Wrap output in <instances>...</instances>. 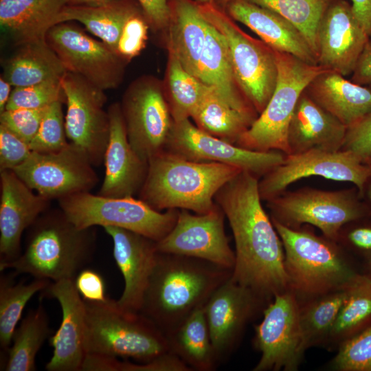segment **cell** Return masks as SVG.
I'll use <instances>...</instances> for the list:
<instances>
[{
    "label": "cell",
    "instance_id": "obj_33",
    "mask_svg": "<svg viewBox=\"0 0 371 371\" xmlns=\"http://www.w3.org/2000/svg\"><path fill=\"white\" fill-rule=\"evenodd\" d=\"M170 350L192 370H213L214 352L204 306L194 310L177 328L166 335Z\"/></svg>",
    "mask_w": 371,
    "mask_h": 371
},
{
    "label": "cell",
    "instance_id": "obj_4",
    "mask_svg": "<svg viewBox=\"0 0 371 371\" xmlns=\"http://www.w3.org/2000/svg\"><path fill=\"white\" fill-rule=\"evenodd\" d=\"M241 171L230 165L196 161L164 150L148 160L139 199L158 211L187 210L206 214L219 190Z\"/></svg>",
    "mask_w": 371,
    "mask_h": 371
},
{
    "label": "cell",
    "instance_id": "obj_21",
    "mask_svg": "<svg viewBox=\"0 0 371 371\" xmlns=\"http://www.w3.org/2000/svg\"><path fill=\"white\" fill-rule=\"evenodd\" d=\"M43 297L56 299L62 311V320L49 338L53 355L45 366L47 371H79L86 353L84 339L86 324L85 301L74 280L52 282L43 291Z\"/></svg>",
    "mask_w": 371,
    "mask_h": 371
},
{
    "label": "cell",
    "instance_id": "obj_58",
    "mask_svg": "<svg viewBox=\"0 0 371 371\" xmlns=\"http://www.w3.org/2000/svg\"><path fill=\"white\" fill-rule=\"evenodd\" d=\"M366 256L368 257V262H367L368 270V276L371 278V252L369 253Z\"/></svg>",
    "mask_w": 371,
    "mask_h": 371
},
{
    "label": "cell",
    "instance_id": "obj_20",
    "mask_svg": "<svg viewBox=\"0 0 371 371\" xmlns=\"http://www.w3.org/2000/svg\"><path fill=\"white\" fill-rule=\"evenodd\" d=\"M369 37L356 20L351 4L335 0L317 30V62L343 76L352 74Z\"/></svg>",
    "mask_w": 371,
    "mask_h": 371
},
{
    "label": "cell",
    "instance_id": "obj_47",
    "mask_svg": "<svg viewBox=\"0 0 371 371\" xmlns=\"http://www.w3.org/2000/svg\"><path fill=\"white\" fill-rule=\"evenodd\" d=\"M30 144L0 124V171L22 164L32 153Z\"/></svg>",
    "mask_w": 371,
    "mask_h": 371
},
{
    "label": "cell",
    "instance_id": "obj_8",
    "mask_svg": "<svg viewBox=\"0 0 371 371\" xmlns=\"http://www.w3.org/2000/svg\"><path fill=\"white\" fill-rule=\"evenodd\" d=\"M58 202L59 208L79 228L116 227L156 242L172 229L179 210L171 209L162 212L139 198L109 197L91 192L67 196Z\"/></svg>",
    "mask_w": 371,
    "mask_h": 371
},
{
    "label": "cell",
    "instance_id": "obj_6",
    "mask_svg": "<svg viewBox=\"0 0 371 371\" xmlns=\"http://www.w3.org/2000/svg\"><path fill=\"white\" fill-rule=\"evenodd\" d=\"M84 301L86 355L148 362L172 352L166 335L141 313L124 311L109 297Z\"/></svg>",
    "mask_w": 371,
    "mask_h": 371
},
{
    "label": "cell",
    "instance_id": "obj_35",
    "mask_svg": "<svg viewBox=\"0 0 371 371\" xmlns=\"http://www.w3.org/2000/svg\"><path fill=\"white\" fill-rule=\"evenodd\" d=\"M49 317L40 303L30 311L15 329L7 352L3 370L5 371H34L36 357L51 335Z\"/></svg>",
    "mask_w": 371,
    "mask_h": 371
},
{
    "label": "cell",
    "instance_id": "obj_12",
    "mask_svg": "<svg viewBox=\"0 0 371 371\" xmlns=\"http://www.w3.org/2000/svg\"><path fill=\"white\" fill-rule=\"evenodd\" d=\"M120 106L135 151L148 162L165 150L174 120L159 82L150 76L135 80L124 93Z\"/></svg>",
    "mask_w": 371,
    "mask_h": 371
},
{
    "label": "cell",
    "instance_id": "obj_60",
    "mask_svg": "<svg viewBox=\"0 0 371 371\" xmlns=\"http://www.w3.org/2000/svg\"><path fill=\"white\" fill-rule=\"evenodd\" d=\"M368 163L371 164V159L368 161Z\"/></svg>",
    "mask_w": 371,
    "mask_h": 371
},
{
    "label": "cell",
    "instance_id": "obj_39",
    "mask_svg": "<svg viewBox=\"0 0 371 371\" xmlns=\"http://www.w3.org/2000/svg\"><path fill=\"white\" fill-rule=\"evenodd\" d=\"M169 104L174 121L190 118L211 87L187 71L176 56L168 52Z\"/></svg>",
    "mask_w": 371,
    "mask_h": 371
},
{
    "label": "cell",
    "instance_id": "obj_41",
    "mask_svg": "<svg viewBox=\"0 0 371 371\" xmlns=\"http://www.w3.org/2000/svg\"><path fill=\"white\" fill-rule=\"evenodd\" d=\"M84 371H190L179 357L172 352L163 355L152 361L133 363L115 357L86 355L82 366Z\"/></svg>",
    "mask_w": 371,
    "mask_h": 371
},
{
    "label": "cell",
    "instance_id": "obj_53",
    "mask_svg": "<svg viewBox=\"0 0 371 371\" xmlns=\"http://www.w3.org/2000/svg\"><path fill=\"white\" fill-rule=\"evenodd\" d=\"M351 8L356 20L371 39V0H352Z\"/></svg>",
    "mask_w": 371,
    "mask_h": 371
},
{
    "label": "cell",
    "instance_id": "obj_37",
    "mask_svg": "<svg viewBox=\"0 0 371 371\" xmlns=\"http://www.w3.org/2000/svg\"><path fill=\"white\" fill-rule=\"evenodd\" d=\"M371 324V278L360 274L349 287L327 344H338Z\"/></svg>",
    "mask_w": 371,
    "mask_h": 371
},
{
    "label": "cell",
    "instance_id": "obj_13",
    "mask_svg": "<svg viewBox=\"0 0 371 371\" xmlns=\"http://www.w3.org/2000/svg\"><path fill=\"white\" fill-rule=\"evenodd\" d=\"M61 85L67 104V139L88 156L93 166H99L104 161L110 133L104 90L69 71L62 78Z\"/></svg>",
    "mask_w": 371,
    "mask_h": 371
},
{
    "label": "cell",
    "instance_id": "obj_22",
    "mask_svg": "<svg viewBox=\"0 0 371 371\" xmlns=\"http://www.w3.org/2000/svg\"><path fill=\"white\" fill-rule=\"evenodd\" d=\"M0 264L21 254L25 230L47 210L50 200L39 195L11 170L0 171Z\"/></svg>",
    "mask_w": 371,
    "mask_h": 371
},
{
    "label": "cell",
    "instance_id": "obj_14",
    "mask_svg": "<svg viewBox=\"0 0 371 371\" xmlns=\"http://www.w3.org/2000/svg\"><path fill=\"white\" fill-rule=\"evenodd\" d=\"M45 39L67 71L82 76L104 91L122 82L126 62L79 25L71 21L56 24L47 32Z\"/></svg>",
    "mask_w": 371,
    "mask_h": 371
},
{
    "label": "cell",
    "instance_id": "obj_49",
    "mask_svg": "<svg viewBox=\"0 0 371 371\" xmlns=\"http://www.w3.org/2000/svg\"><path fill=\"white\" fill-rule=\"evenodd\" d=\"M80 295L85 300L104 302L108 297L105 294V284L102 276L91 269H83L74 280Z\"/></svg>",
    "mask_w": 371,
    "mask_h": 371
},
{
    "label": "cell",
    "instance_id": "obj_59",
    "mask_svg": "<svg viewBox=\"0 0 371 371\" xmlns=\"http://www.w3.org/2000/svg\"><path fill=\"white\" fill-rule=\"evenodd\" d=\"M198 4H206L214 2V0H194Z\"/></svg>",
    "mask_w": 371,
    "mask_h": 371
},
{
    "label": "cell",
    "instance_id": "obj_50",
    "mask_svg": "<svg viewBox=\"0 0 371 371\" xmlns=\"http://www.w3.org/2000/svg\"><path fill=\"white\" fill-rule=\"evenodd\" d=\"M148 23L157 30L169 26L171 8L167 0H137Z\"/></svg>",
    "mask_w": 371,
    "mask_h": 371
},
{
    "label": "cell",
    "instance_id": "obj_42",
    "mask_svg": "<svg viewBox=\"0 0 371 371\" xmlns=\"http://www.w3.org/2000/svg\"><path fill=\"white\" fill-rule=\"evenodd\" d=\"M63 103L61 101H56L47 107L38 130L30 142L32 151L56 152L63 149L69 144Z\"/></svg>",
    "mask_w": 371,
    "mask_h": 371
},
{
    "label": "cell",
    "instance_id": "obj_17",
    "mask_svg": "<svg viewBox=\"0 0 371 371\" xmlns=\"http://www.w3.org/2000/svg\"><path fill=\"white\" fill-rule=\"evenodd\" d=\"M189 119L173 122L166 150L193 161L235 166L259 178L284 159L285 154L280 151H254L224 141L200 129Z\"/></svg>",
    "mask_w": 371,
    "mask_h": 371
},
{
    "label": "cell",
    "instance_id": "obj_7",
    "mask_svg": "<svg viewBox=\"0 0 371 371\" xmlns=\"http://www.w3.org/2000/svg\"><path fill=\"white\" fill-rule=\"evenodd\" d=\"M275 52L278 79L273 93L236 145L254 151L277 150L289 155L288 128L298 99L308 83L328 69L286 52Z\"/></svg>",
    "mask_w": 371,
    "mask_h": 371
},
{
    "label": "cell",
    "instance_id": "obj_30",
    "mask_svg": "<svg viewBox=\"0 0 371 371\" xmlns=\"http://www.w3.org/2000/svg\"><path fill=\"white\" fill-rule=\"evenodd\" d=\"M170 5L168 52L187 71L199 78L208 22L194 0H173Z\"/></svg>",
    "mask_w": 371,
    "mask_h": 371
},
{
    "label": "cell",
    "instance_id": "obj_48",
    "mask_svg": "<svg viewBox=\"0 0 371 371\" xmlns=\"http://www.w3.org/2000/svg\"><path fill=\"white\" fill-rule=\"evenodd\" d=\"M341 150L355 154L362 161L371 158V113L347 128Z\"/></svg>",
    "mask_w": 371,
    "mask_h": 371
},
{
    "label": "cell",
    "instance_id": "obj_10",
    "mask_svg": "<svg viewBox=\"0 0 371 371\" xmlns=\"http://www.w3.org/2000/svg\"><path fill=\"white\" fill-rule=\"evenodd\" d=\"M205 19L225 38L238 83L258 114L267 105L278 79L276 52L262 41L243 31L214 2L199 4Z\"/></svg>",
    "mask_w": 371,
    "mask_h": 371
},
{
    "label": "cell",
    "instance_id": "obj_54",
    "mask_svg": "<svg viewBox=\"0 0 371 371\" xmlns=\"http://www.w3.org/2000/svg\"><path fill=\"white\" fill-rule=\"evenodd\" d=\"M11 84L9 83L1 75L0 77V113H2L6 107L11 92Z\"/></svg>",
    "mask_w": 371,
    "mask_h": 371
},
{
    "label": "cell",
    "instance_id": "obj_2",
    "mask_svg": "<svg viewBox=\"0 0 371 371\" xmlns=\"http://www.w3.org/2000/svg\"><path fill=\"white\" fill-rule=\"evenodd\" d=\"M232 273L201 259L157 251L139 313L167 335L204 306Z\"/></svg>",
    "mask_w": 371,
    "mask_h": 371
},
{
    "label": "cell",
    "instance_id": "obj_28",
    "mask_svg": "<svg viewBox=\"0 0 371 371\" xmlns=\"http://www.w3.org/2000/svg\"><path fill=\"white\" fill-rule=\"evenodd\" d=\"M199 78L214 88L218 96L234 109L259 115L238 83L225 38L209 22L199 62Z\"/></svg>",
    "mask_w": 371,
    "mask_h": 371
},
{
    "label": "cell",
    "instance_id": "obj_26",
    "mask_svg": "<svg viewBox=\"0 0 371 371\" xmlns=\"http://www.w3.org/2000/svg\"><path fill=\"white\" fill-rule=\"evenodd\" d=\"M346 130L345 125L313 100L304 89L288 128L289 154L312 149L340 150Z\"/></svg>",
    "mask_w": 371,
    "mask_h": 371
},
{
    "label": "cell",
    "instance_id": "obj_15",
    "mask_svg": "<svg viewBox=\"0 0 371 371\" xmlns=\"http://www.w3.org/2000/svg\"><path fill=\"white\" fill-rule=\"evenodd\" d=\"M254 344L261 356L254 371H295L306 349L300 322V302L289 290L278 293L255 326Z\"/></svg>",
    "mask_w": 371,
    "mask_h": 371
},
{
    "label": "cell",
    "instance_id": "obj_3",
    "mask_svg": "<svg viewBox=\"0 0 371 371\" xmlns=\"http://www.w3.org/2000/svg\"><path fill=\"white\" fill-rule=\"evenodd\" d=\"M94 227H76L59 208L43 213L27 229L24 250L15 260L0 264L36 279L74 280L91 262L95 249Z\"/></svg>",
    "mask_w": 371,
    "mask_h": 371
},
{
    "label": "cell",
    "instance_id": "obj_57",
    "mask_svg": "<svg viewBox=\"0 0 371 371\" xmlns=\"http://www.w3.org/2000/svg\"><path fill=\"white\" fill-rule=\"evenodd\" d=\"M229 0H214V3L220 7L221 8L223 9L225 8V5L228 3Z\"/></svg>",
    "mask_w": 371,
    "mask_h": 371
},
{
    "label": "cell",
    "instance_id": "obj_32",
    "mask_svg": "<svg viewBox=\"0 0 371 371\" xmlns=\"http://www.w3.org/2000/svg\"><path fill=\"white\" fill-rule=\"evenodd\" d=\"M137 10L132 0H115L98 5H66L58 14L56 24L77 21L116 52L124 23Z\"/></svg>",
    "mask_w": 371,
    "mask_h": 371
},
{
    "label": "cell",
    "instance_id": "obj_38",
    "mask_svg": "<svg viewBox=\"0 0 371 371\" xmlns=\"http://www.w3.org/2000/svg\"><path fill=\"white\" fill-rule=\"evenodd\" d=\"M50 283V280L36 278L29 283H15L11 278L1 275L0 347L4 357L25 305L35 293L45 290Z\"/></svg>",
    "mask_w": 371,
    "mask_h": 371
},
{
    "label": "cell",
    "instance_id": "obj_29",
    "mask_svg": "<svg viewBox=\"0 0 371 371\" xmlns=\"http://www.w3.org/2000/svg\"><path fill=\"white\" fill-rule=\"evenodd\" d=\"M67 0H0L1 31L14 46L45 39Z\"/></svg>",
    "mask_w": 371,
    "mask_h": 371
},
{
    "label": "cell",
    "instance_id": "obj_1",
    "mask_svg": "<svg viewBox=\"0 0 371 371\" xmlns=\"http://www.w3.org/2000/svg\"><path fill=\"white\" fill-rule=\"evenodd\" d=\"M259 177L241 171L216 193L214 201L227 218L235 242L232 279L265 302L288 290L284 248L262 205Z\"/></svg>",
    "mask_w": 371,
    "mask_h": 371
},
{
    "label": "cell",
    "instance_id": "obj_18",
    "mask_svg": "<svg viewBox=\"0 0 371 371\" xmlns=\"http://www.w3.org/2000/svg\"><path fill=\"white\" fill-rule=\"evenodd\" d=\"M225 217L217 204L206 214L180 210L172 229L156 242L157 250L201 259L233 270L235 252L225 231Z\"/></svg>",
    "mask_w": 371,
    "mask_h": 371
},
{
    "label": "cell",
    "instance_id": "obj_56",
    "mask_svg": "<svg viewBox=\"0 0 371 371\" xmlns=\"http://www.w3.org/2000/svg\"><path fill=\"white\" fill-rule=\"evenodd\" d=\"M362 196H366L368 201L367 204L371 211V177L368 180L365 186V188L361 194V197Z\"/></svg>",
    "mask_w": 371,
    "mask_h": 371
},
{
    "label": "cell",
    "instance_id": "obj_44",
    "mask_svg": "<svg viewBox=\"0 0 371 371\" xmlns=\"http://www.w3.org/2000/svg\"><path fill=\"white\" fill-rule=\"evenodd\" d=\"M56 101L65 103L61 79L47 80L25 87H14L5 109H41Z\"/></svg>",
    "mask_w": 371,
    "mask_h": 371
},
{
    "label": "cell",
    "instance_id": "obj_9",
    "mask_svg": "<svg viewBox=\"0 0 371 371\" xmlns=\"http://www.w3.org/2000/svg\"><path fill=\"white\" fill-rule=\"evenodd\" d=\"M360 197L354 188L328 191L305 188L284 192L267 201L272 219L293 229L303 224L313 225L324 236L337 241L344 225L371 214Z\"/></svg>",
    "mask_w": 371,
    "mask_h": 371
},
{
    "label": "cell",
    "instance_id": "obj_55",
    "mask_svg": "<svg viewBox=\"0 0 371 371\" xmlns=\"http://www.w3.org/2000/svg\"><path fill=\"white\" fill-rule=\"evenodd\" d=\"M115 0H67V5H98Z\"/></svg>",
    "mask_w": 371,
    "mask_h": 371
},
{
    "label": "cell",
    "instance_id": "obj_31",
    "mask_svg": "<svg viewBox=\"0 0 371 371\" xmlns=\"http://www.w3.org/2000/svg\"><path fill=\"white\" fill-rule=\"evenodd\" d=\"M16 47V51L3 62L1 74L14 87L60 80L67 71L45 39Z\"/></svg>",
    "mask_w": 371,
    "mask_h": 371
},
{
    "label": "cell",
    "instance_id": "obj_11",
    "mask_svg": "<svg viewBox=\"0 0 371 371\" xmlns=\"http://www.w3.org/2000/svg\"><path fill=\"white\" fill-rule=\"evenodd\" d=\"M311 176L352 183L361 196L371 177V164L362 161L352 152L345 150L312 149L285 155L282 164L258 181L260 197L262 200H270L284 192L291 183Z\"/></svg>",
    "mask_w": 371,
    "mask_h": 371
},
{
    "label": "cell",
    "instance_id": "obj_27",
    "mask_svg": "<svg viewBox=\"0 0 371 371\" xmlns=\"http://www.w3.org/2000/svg\"><path fill=\"white\" fill-rule=\"evenodd\" d=\"M305 91L347 128L371 113V90L331 70L317 75Z\"/></svg>",
    "mask_w": 371,
    "mask_h": 371
},
{
    "label": "cell",
    "instance_id": "obj_51",
    "mask_svg": "<svg viewBox=\"0 0 371 371\" xmlns=\"http://www.w3.org/2000/svg\"><path fill=\"white\" fill-rule=\"evenodd\" d=\"M351 81L360 85L371 84V39L368 41L357 63Z\"/></svg>",
    "mask_w": 371,
    "mask_h": 371
},
{
    "label": "cell",
    "instance_id": "obj_24",
    "mask_svg": "<svg viewBox=\"0 0 371 371\" xmlns=\"http://www.w3.org/2000/svg\"><path fill=\"white\" fill-rule=\"evenodd\" d=\"M103 228L112 239L113 258L124 282L117 303L124 311L139 313L156 261V241L120 227Z\"/></svg>",
    "mask_w": 371,
    "mask_h": 371
},
{
    "label": "cell",
    "instance_id": "obj_52",
    "mask_svg": "<svg viewBox=\"0 0 371 371\" xmlns=\"http://www.w3.org/2000/svg\"><path fill=\"white\" fill-rule=\"evenodd\" d=\"M346 237L350 245L357 250L366 255L371 252V223L353 227Z\"/></svg>",
    "mask_w": 371,
    "mask_h": 371
},
{
    "label": "cell",
    "instance_id": "obj_25",
    "mask_svg": "<svg viewBox=\"0 0 371 371\" xmlns=\"http://www.w3.org/2000/svg\"><path fill=\"white\" fill-rule=\"evenodd\" d=\"M224 10L234 21L248 27L274 50L292 54L309 64L318 65L317 58L304 36L278 13L247 0H229Z\"/></svg>",
    "mask_w": 371,
    "mask_h": 371
},
{
    "label": "cell",
    "instance_id": "obj_16",
    "mask_svg": "<svg viewBox=\"0 0 371 371\" xmlns=\"http://www.w3.org/2000/svg\"><path fill=\"white\" fill-rule=\"evenodd\" d=\"M88 156L69 142L51 153L32 151L13 171L31 189L49 199L91 192L99 181Z\"/></svg>",
    "mask_w": 371,
    "mask_h": 371
},
{
    "label": "cell",
    "instance_id": "obj_45",
    "mask_svg": "<svg viewBox=\"0 0 371 371\" xmlns=\"http://www.w3.org/2000/svg\"><path fill=\"white\" fill-rule=\"evenodd\" d=\"M149 23L142 10L131 14L124 23L116 52L126 63L140 54L146 47Z\"/></svg>",
    "mask_w": 371,
    "mask_h": 371
},
{
    "label": "cell",
    "instance_id": "obj_43",
    "mask_svg": "<svg viewBox=\"0 0 371 371\" xmlns=\"http://www.w3.org/2000/svg\"><path fill=\"white\" fill-rule=\"evenodd\" d=\"M330 367L338 371H371V324L339 344Z\"/></svg>",
    "mask_w": 371,
    "mask_h": 371
},
{
    "label": "cell",
    "instance_id": "obj_46",
    "mask_svg": "<svg viewBox=\"0 0 371 371\" xmlns=\"http://www.w3.org/2000/svg\"><path fill=\"white\" fill-rule=\"evenodd\" d=\"M47 107L5 109L0 113V124L30 144L38 130Z\"/></svg>",
    "mask_w": 371,
    "mask_h": 371
},
{
    "label": "cell",
    "instance_id": "obj_36",
    "mask_svg": "<svg viewBox=\"0 0 371 371\" xmlns=\"http://www.w3.org/2000/svg\"><path fill=\"white\" fill-rule=\"evenodd\" d=\"M349 287L300 302V322L305 349L327 344L349 292Z\"/></svg>",
    "mask_w": 371,
    "mask_h": 371
},
{
    "label": "cell",
    "instance_id": "obj_40",
    "mask_svg": "<svg viewBox=\"0 0 371 371\" xmlns=\"http://www.w3.org/2000/svg\"><path fill=\"white\" fill-rule=\"evenodd\" d=\"M247 1L269 9L291 23L304 36L317 58L318 26L324 12L335 0Z\"/></svg>",
    "mask_w": 371,
    "mask_h": 371
},
{
    "label": "cell",
    "instance_id": "obj_34",
    "mask_svg": "<svg viewBox=\"0 0 371 371\" xmlns=\"http://www.w3.org/2000/svg\"><path fill=\"white\" fill-rule=\"evenodd\" d=\"M258 117L234 109L211 87L191 118L200 129L236 145Z\"/></svg>",
    "mask_w": 371,
    "mask_h": 371
},
{
    "label": "cell",
    "instance_id": "obj_5",
    "mask_svg": "<svg viewBox=\"0 0 371 371\" xmlns=\"http://www.w3.org/2000/svg\"><path fill=\"white\" fill-rule=\"evenodd\" d=\"M271 221L284 248L288 290L299 302L348 288L360 275L335 241Z\"/></svg>",
    "mask_w": 371,
    "mask_h": 371
},
{
    "label": "cell",
    "instance_id": "obj_23",
    "mask_svg": "<svg viewBox=\"0 0 371 371\" xmlns=\"http://www.w3.org/2000/svg\"><path fill=\"white\" fill-rule=\"evenodd\" d=\"M110 133L103 164L104 177L98 194L109 197H130L141 190L148 169V162L133 148L128 139L120 103L107 109Z\"/></svg>",
    "mask_w": 371,
    "mask_h": 371
},
{
    "label": "cell",
    "instance_id": "obj_19",
    "mask_svg": "<svg viewBox=\"0 0 371 371\" xmlns=\"http://www.w3.org/2000/svg\"><path fill=\"white\" fill-rule=\"evenodd\" d=\"M264 304L252 290L231 277L212 293L204 311L217 362L234 349L246 325Z\"/></svg>",
    "mask_w": 371,
    "mask_h": 371
}]
</instances>
